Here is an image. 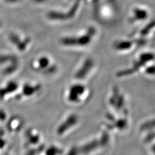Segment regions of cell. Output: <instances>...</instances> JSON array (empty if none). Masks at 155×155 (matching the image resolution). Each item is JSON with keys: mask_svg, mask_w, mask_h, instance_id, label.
<instances>
[{"mask_svg": "<svg viewBox=\"0 0 155 155\" xmlns=\"http://www.w3.org/2000/svg\"><path fill=\"white\" fill-rule=\"evenodd\" d=\"M133 61L131 66L117 72V76L127 77L136 74H142L147 77H155V54L153 51H140Z\"/></svg>", "mask_w": 155, "mask_h": 155, "instance_id": "obj_1", "label": "cell"}, {"mask_svg": "<svg viewBox=\"0 0 155 155\" xmlns=\"http://www.w3.org/2000/svg\"><path fill=\"white\" fill-rule=\"evenodd\" d=\"M97 34V29L89 27L75 35L61 38L60 43L63 46L71 48H85L91 45Z\"/></svg>", "mask_w": 155, "mask_h": 155, "instance_id": "obj_2", "label": "cell"}, {"mask_svg": "<svg viewBox=\"0 0 155 155\" xmlns=\"http://www.w3.org/2000/svg\"><path fill=\"white\" fill-rule=\"evenodd\" d=\"M90 91L87 86L82 82L72 83L66 91L67 101L72 104H80L89 100Z\"/></svg>", "mask_w": 155, "mask_h": 155, "instance_id": "obj_3", "label": "cell"}, {"mask_svg": "<svg viewBox=\"0 0 155 155\" xmlns=\"http://www.w3.org/2000/svg\"><path fill=\"white\" fill-rule=\"evenodd\" d=\"M33 71L44 75H52L58 71V67L52 58L47 55H41L35 58L31 62Z\"/></svg>", "mask_w": 155, "mask_h": 155, "instance_id": "obj_4", "label": "cell"}, {"mask_svg": "<svg viewBox=\"0 0 155 155\" xmlns=\"http://www.w3.org/2000/svg\"><path fill=\"white\" fill-rule=\"evenodd\" d=\"M130 37L137 41L142 45L149 43L155 39V22H150L133 32Z\"/></svg>", "mask_w": 155, "mask_h": 155, "instance_id": "obj_5", "label": "cell"}, {"mask_svg": "<svg viewBox=\"0 0 155 155\" xmlns=\"http://www.w3.org/2000/svg\"><path fill=\"white\" fill-rule=\"evenodd\" d=\"M141 46V45L132 37L117 39L113 43L114 50L120 54L132 52Z\"/></svg>", "mask_w": 155, "mask_h": 155, "instance_id": "obj_6", "label": "cell"}, {"mask_svg": "<svg viewBox=\"0 0 155 155\" xmlns=\"http://www.w3.org/2000/svg\"><path fill=\"white\" fill-rule=\"evenodd\" d=\"M95 66V61L93 59L88 58L84 59L75 72V78L81 82L85 80L93 72Z\"/></svg>", "mask_w": 155, "mask_h": 155, "instance_id": "obj_7", "label": "cell"}, {"mask_svg": "<svg viewBox=\"0 0 155 155\" xmlns=\"http://www.w3.org/2000/svg\"><path fill=\"white\" fill-rule=\"evenodd\" d=\"M108 102L112 106L123 107L127 105L128 100L126 94L121 89L117 86H114L111 90Z\"/></svg>", "mask_w": 155, "mask_h": 155, "instance_id": "obj_8", "label": "cell"}, {"mask_svg": "<svg viewBox=\"0 0 155 155\" xmlns=\"http://www.w3.org/2000/svg\"><path fill=\"white\" fill-rule=\"evenodd\" d=\"M42 88L41 85L39 83L29 82L25 85L23 90V94L26 97L32 98L40 92Z\"/></svg>", "mask_w": 155, "mask_h": 155, "instance_id": "obj_9", "label": "cell"}]
</instances>
